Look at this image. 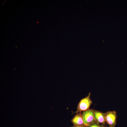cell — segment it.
<instances>
[{
	"instance_id": "6da1fadb",
	"label": "cell",
	"mask_w": 127,
	"mask_h": 127,
	"mask_svg": "<svg viewBox=\"0 0 127 127\" xmlns=\"http://www.w3.org/2000/svg\"><path fill=\"white\" fill-rule=\"evenodd\" d=\"M95 111L93 109H89L83 111L82 114L84 126L87 127L95 122L94 117Z\"/></svg>"
},
{
	"instance_id": "7a4b0ae2",
	"label": "cell",
	"mask_w": 127,
	"mask_h": 127,
	"mask_svg": "<svg viewBox=\"0 0 127 127\" xmlns=\"http://www.w3.org/2000/svg\"><path fill=\"white\" fill-rule=\"evenodd\" d=\"M90 92L86 97L81 100L78 105L76 113L80 112L89 109L92 103L90 98Z\"/></svg>"
},
{
	"instance_id": "3957f363",
	"label": "cell",
	"mask_w": 127,
	"mask_h": 127,
	"mask_svg": "<svg viewBox=\"0 0 127 127\" xmlns=\"http://www.w3.org/2000/svg\"><path fill=\"white\" fill-rule=\"evenodd\" d=\"M117 114L115 111H108L105 113V122L109 127H114L116 123Z\"/></svg>"
},
{
	"instance_id": "277c9868",
	"label": "cell",
	"mask_w": 127,
	"mask_h": 127,
	"mask_svg": "<svg viewBox=\"0 0 127 127\" xmlns=\"http://www.w3.org/2000/svg\"><path fill=\"white\" fill-rule=\"evenodd\" d=\"M94 117L96 123L99 124L101 123L105 124V113L95 110Z\"/></svg>"
},
{
	"instance_id": "5b68a950",
	"label": "cell",
	"mask_w": 127,
	"mask_h": 127,
	"mask_svg": "<svg viewBox=\"0 0 127 127\" xmlns=\"http://www.w3.org/2000/svg\"><path fill=\"white\" fill-rule=\"evenodd\" d=\"M72 123L75 126H84L82 114H76L71 120Z\"/></svg>"
},
{
	"instance_id": "8992f818",
	"label": "cell",
	"mask_w": 127,
	"mask_h": 127,
	"mask_svg": "<svg viewBox=\"0 0 127 127\" xmlns=\"http://www.w3.org/2000/svg\"><path fill=\"white\" fill-rule=\"evenodd\" d=\"M88 127H103L102 126L99 125L95 122L87 126Z\"/></svg>"
},
{
	"instance_id": "52a82bcc",
	"label": "cell",
	"mask_w": 127,
	"mask_h": 127,
	"mask_svg": "<svg viewBox=\"0 0 127 127\" xmlns=\"http://www.w3.org/2000/svg\"><path fill=\"white\" fill-rule=\"evenodd\" d=\"M84 126H75L72 127H84Z\"/></svg>"
}]
</instances>
